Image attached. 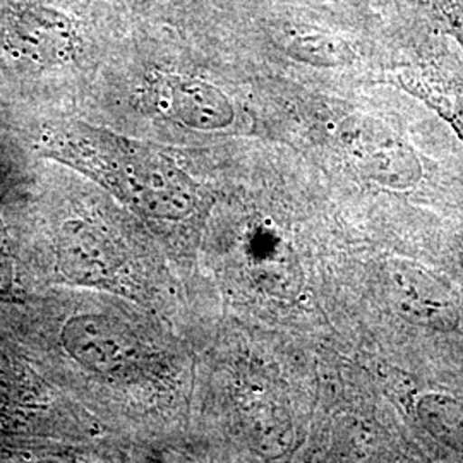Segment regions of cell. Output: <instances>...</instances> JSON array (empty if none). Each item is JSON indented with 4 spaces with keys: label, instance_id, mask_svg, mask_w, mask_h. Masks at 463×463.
<instances>
[{
    "label": "cell",
    "instance_id": "1",
    "mask_svg": "<svg viewBox=\"0 0 463 463\" xmlns=\"http://www.w3.org/2000/svg\"><path fill=\"white\" fill-rule=\"evenodd\" d=\"M342 141L365 179L392 191H409L422 179V164L411 145L369 116L348 118Z\"/></svg>",
    "mask_w": 463,
    "mask_h": 463
},
{
    "label": "cell",
    "instance_id": "2",
    "mask_svg": "<svg viewBox=\"0 0 463 463\" xmlns=\"http://www.w3.org/2000/svg\"><path fill=\"white\" fill-rule=\"evenodd\" d=\"M61 340L78 364L103 376L129 371L139 357L133 333L109 316H72L62 328Z\"/></svg>",
    "mask_w": 463,
    "mask_h": 463
},
{
    "label": "cell",
    "instance_id": "3",
    "mask_svg": "<svg viewBox=\"0 0 463 463\" xmlns=\"http://www.w3.org/2000/svg\"><path fill=\"white\" fill-rule=\"evenodd\" d=\"M386 283L395 309L407 321L430 328H451L457 323L451 290L428 269L393 261L386 268Z\"/></svg>",
    "mask_w": 463,
    "mask_h": 463
},
{
    "label": "cell",
    "instance_id": "4",
    "mask_svg": "<svg viewBox=\"0 0 463 463\" xmlns=\"http://www.w3.org/2000/svg\"><path fill=\"white\" fill-rule=\"evenodd\" d=\"M153 95L160 112L201 131L223 129L235 117L231 99L201 80L165 76L155 83Z\"/></svg>",
    "mask_w": 463,
    "mask_h": 463
},
{
    "label": "cell",
    "instance_id": "5",
    "mask_svg": "<svg viewBox=\"0 0 463 463\" xmlns=\"http://www.w3.org/2000/svg\"><path fill=\"white\" fill-rule=\"evenodd\" d=\"M126 181L131 185V194L141 199L153 215L183 218L193 208V198L183 177L158 158L131 162Z\"/></svg>",
    "mask_w": 463,
    "mask_h": 463
},
{
    "label": "cell",
    "instance_id": "6",
    "mask_svg": "<svg viewBox=\"0 0 463 463\" xmlns=\"http://www.w3.org/2000/svg\"><path fill=\"white\" fill-rule=\"evenodd\" d=\"M59 265L71 280L97 285L112 275V258L97 232L81 222H69L59 235Z\"/></svg>",
    "mask_w": 463,
    "mask_h": 463
},
{
    "label": "cell",
    "instance_id": "7",
    "mask_svg": "<svg viewBox=\"0 0 463 463\" xmlns=\"http://www.w3.org/2000/svg\"><path fill=\"white\" fill-rule=\"evenodd\" d=\"M9 42L32 53L36 59L59 57L72 43V26L64 14L43 9L28 7L17 13L11 24Z\"/></svg>",
    "mask_w": 463,
    "mask_h": 463
},
{
    "label": "cell",
    "instance_id": "8",
    "mask_svg": "<svg viewBox=\"0 0 463 463\" xmlns=\"http://www.w3.org/2000/svg\"><path fill=\"white\" fill-rule=\"evenodd\" d=\"M415 414L439 445L463 453V402L445 393H426L417 400Z\"/></svg>",
    "mask_w": 463,
    "mask_h": 463
},
{
    "label": "cell",
    "instance_id": "9",
    "mask_svg": "<svg viewBox=\"0 0 463 463\" xmlns=\"http://www.w3.org/2000/svg\"><path fill=\"white\" fill-rule=\"evenodd\" d=\"M283 50L309 66L342 67L354 62V50L347 42L325 32H294L285 36Z\"/></svg>",
    "mask_w": 463,
    "mask_h": 463
},
{
    "label": "cell",
    "instance_id": "10",
    "mask_svg": "<svg viewBox=\"0 0 463 463\" xmlns=\"http://www.w3.org/2000/svg\"><path fill=\"white\" fill-rule=\"evenodd\" d=\"M13 285H14L13 261L5 248L0 246V302L7 300L13 294Z\"/></svg>",
    "mask_w": 463,
    "mask_h": 463
},
{
    "label": "cell",
    "instance_id": "11",
    "mask_svg": "<svg viewBox=\"0 0 463 463\" xmlns=\"http://www.w3.org/2000/svg\"><path fill=\"white\" fill-rule=\"evenodd\" d=\"M447 17L451 30L460 38L463 43V4L449 2L447 7Z\"/></svg>",
    "mask_w": 463,
    "mask_h": 463
},
{
    "label": "cell",
    "instance_id": "12",
    "mask_svg": "<svg viewBox=\"0 0 463 463\" xmlns=\"http://www.w3.org/2000/svg\"><path fill=\"white\" fill-rule=\"evenodd\" d=\"M11 388V371L7 359L0 354V397H5Z\"/></svg>",
    "mask_w": 463,
    "mask_h": 463
}]
</instances>
